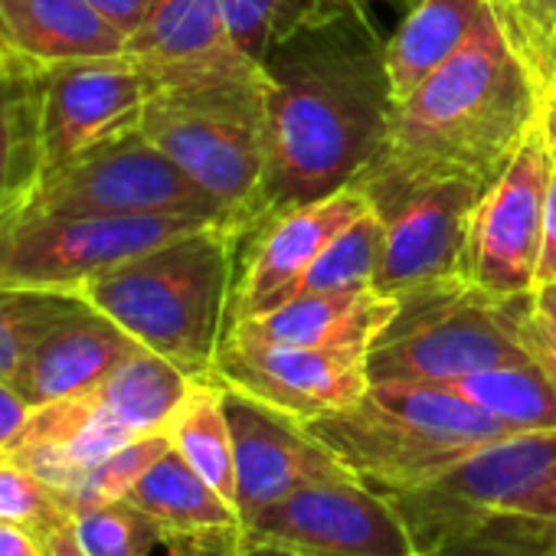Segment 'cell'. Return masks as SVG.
I'll use <instances>...</instances> for the list:
<instances>
[{"label":"cell","mask_w":556,"mask_h":556,"mask_svg":"<svg viewBox=\"0 0 556 556\" xmlns=\"http://www.w3.org/2000/svg\"><path fill=\"white\" fill-rule=\"evenodd\" d=\"M262 73L265 174L255 223L351 187L383 154L396 109L387 40L367 4L318 17L275 43Z\"/></svg>","instance_id":"cell-1"},{"label":"cell","mask_w":556,"mask_h":556,"mask_svg":"<svg viewBox=\"0 0 556 556\" xmlns=\"http://www.w3.org/2000/svg\"><path fill=\"white\" fill-rule=\"evenodd\" d=\"M540 96V79L494 17L458 56L396 102L387 148L364 174L400 184L462 180L488 190L536 128Z\"/></svg>","instance_id":"cell-2"},{"label":"cell","mask_w":556,"mask_h":556,"mask_svg":"<svg viewBox=\"0 0 556 556\" xmlns=\"http://www.w3.org/2000/svg\"><path fill=\"white\" fill-rule=\"evenodd\" d=\"M239 242V226L210 223L89 278L79 295L144 351L206 380L226 331Z\"/></svg>","instance_id":"cell-3"},{"label":"cell","mask_w":556,"mask_h":556,"mask_svg":"<svg viewBox=\"0 0 556 556\" xmlns=\"http://www.w3.org/2000/svg\"><path fill=\"white\" fill-rule=\"evenodd\" d=\"M302 426L383 497L432 481L488 442L520 435L442 383L406 380L370 383L351 409Z\"/></svg>","instance_id":"cell-4"},{"label":"cell","mask_w":556,"mask_h":556,"mask_svg":"<svg viewBox=\"0 0 556 556\" xmlns=\"http://www.w3.org/2000/svg\"><path fill=\"white\" fill-rule=\"evenodd\" d=\"M530 295H491L471 282H445L400 299V312L374 341L370 383H455L468 374L533 361L520 325Z\"/></svg>","instance_id":"cell-5"},{"label":"cell","mask_w":556,"mask_h":556,"mask_svg":"<svg viewBox=\"0 0 556 556\" xmlns=\"http://www.w3.org/2000/svg\"><path fill=\"white\" fill-rule=\"evenodd\" d=\"M157 144L242 232L252 229L265 174V73L157 92L141 118Z\"/></svg>","instance_id":"cell-6"},{"label":"cell","mask_w":556,"mask_h":556,"mask_svg":"<svg viewBox=\"0 0 556 556\" xmlns=\"http://www.w3.org/2000/svg\"><path fill=\"white\" fill-rule=\"evenodd\" d=\"M556 468V429L520 432L481 445L432 481L393 501L422 556H442L475 543Z\"/></svg>","instance_id":"cell-7"},{"label":"cell","mask_w":556,"mask_h":556,"mask_svg":"<svg viewBox=\"0 0 556 556\" xmlns=\"http://www.w3.org/2000/svg\"><path fill=\"white\" fill-rule=\"evenodd\" d=\"M210 223L223 219L190 213L21 216L0 226V286L79 292L89 278Z\"/></svg>","instance_id":"cell-8"},{"label":"cell","mask_w":556,"mask_h":556,"mask_svg":"<svg viewBox=\"0 0 556 556\" xmlns=\"http://www.w3.org/2000/svg\"><path fill=\"white\" fill-rule=\"evenodd\" d=\"M167 213H190V216L232 223L157 144H151L141 131H131L105 148H96L43 174L34 193L27 197V203L11 219L167 216Z\"/></svg>","instance_id":"cell-9"},{"label":"cell","mask_w":556,"mask_h":556,"mask_svg":"<svg viewBox=\"0 0 556 556\" xmlns=\"http://www.w3.org/2000/svg\"><path fill=\"white\" fill-rule=\"evenodd\" d=\"M354 184L364 187L383 219L374 292L400 302L432 286L468 282V245L481 187L462 180L400 184L380 174H364Z\"/></svg>","instance_id":"cell-10"},{"label":"cell","mask_w":556,"mask_h":556,"mask_svg":"<svg viewBox=\"0 0 556 556\" xmlns=\"http://www.w3.org/2000/svg\"><path fill=\"white\" fill-rule=\"evenodd\" d=\"M242 543L295 556H422L393 501L357 478L305 484L268 504L242 523Z\"/></svg>","instance_id":"cell-11"},{"label":"cell","mask_w":556,"mask_h":556,"mask_svg":"<svg viewBox=\"0 0 556 556\" xmlns=\"http://www.w3.org/2000/svg\"><path fill=\"white\" fill-rule=\"evenodd\" d=\"M367 351L289 348L249 338H223L213 357V380L245 393L299 422L351 409L370 387Z\"/></svg>","instance_id":"cell-12"},{"label":"cell","mask_w":556,"mask_h":556,"mask_svg":"<svg viewBox=\"0 0 556 556\" xmlns=\"http://www.w3.org/2000/svg\"><path fill=\"white\" fill-rule=\"evenodd\" d=\"M157 86L125 53L76 60L43 76V174L141 131Z\"/></svg>","instance_id":"cell-13"},{"label":"cell","mask_w":556,"mask_h":556,"mask_svg":"<svg viewBox=\"0 0 556 556\" xmlns=\"http://www.w3.org/2000/svg\"><path fill=\"white\" fill-rule=\"evenodd\" d=\"M370 206L374 203L364 187L351 184L325 200L258 219L239 242V265L226 325L295 299L302 278L325 252V245Z\"/></svg>","instance_id":"cell-14"},{"label":"cell","mask_w":556,"mask_h":556,"mask_svg":"<svg viewBox=\"0 0 556 556\" xmlns=\"http://www.w3.org/2000/svg\"><path fill=\"white\" fill-rule=\"evenodd\" d=\"M549 174L553 164L533 128L504 174L478 200L468 245L471 286L491 295H530L536 289L540 223Z\"/></svg>","instance_id":"cell-15"},{"label":"cell","mask_w":556,"mask_h":556,"mask_svg":"<svg viewBox=\"0 0 556 556\" xmlns=\"http://www.w3.org/2000/svg\"><path fill=\"white\" fill-rule=\"evenodd\" d=\"M236 458V510L249 523L268 504L318 481L351 478V471L292 416L223 387Z\"/></svg>","instance_id":"cell-16"},{"label":"cell","mask_w":556,"mask_h":556,"mask_svg":"<svg viewBox=\"0 0 556 556\" xmlns=\"http://www.w3.org/2000/svg\"><path fill=\"white\" fill-rule=\"evenodd\" d=\"M125 56L151 76L157 92L262 76V63L236 47L219 0H154L141 30L128 37Z\"/></svg>","instance_id":"cell-17"},{"label":"cell","mask_w":556,"mask_h":556,"mask_svg":"<svg viewBox=\"0 0 556 556\" xmlns=\"http://www.w3.org/2000/svg\"><path fill=\"white\" fill-rule=\"evenodd\" d=\"M400 312L396 299L374 289L361 292H312L295 295L262 315L226 325L223 338H249L262 344L289 348H328V351H367L387 331Z\"/></svg>","instance_id":"cell-18"},{"label":"cell","mask_w":556,"mask_h":556,"mask_svg":"<svg viewBox=\"0 0 556 556\" xmlns=\"http://www.w3.org/2000/svg\"><path fill=\"white\" fill-rule=\"evenodd\" d=\"M135 351H141V344L125 328L83 302L37 344L11 387L30 406H47L102 383Z\"/></svg>","instance_id":"cell-19"},{"label":"cell","mask_w":556,"mask_h":556,"mask_svg":"<svg viewBox=\"0 0 556 556\" xmlns=\"http://www.w3.org/2000/svg\"><path fill=\"white\" fill-rule=\"evenodd\" d=\"M125 53V37L89 0H0V56L37 73Z\"/></svg>","instance_id":"cell-20"},{"label":"cell","mask_w":556,"mask_h":556,"mask_svg":"<svg viewBox=\"0 0 556 556\" xmlns=\"http://www.w3.org/2000/svg\"><path fill=\"white\" fill-rule=\"evenodd\" d=\"M497 11L488 0H419L387 40V73L393 102L413 96L432 73L458 56Z\"/></svg>","instance_id":"cell-21"},{"label":"cell","mask_w":556,"mask_h":556,"mask_svg":"<svg viewBox=\"0 0 556 556\" xmlns=\"http://www.w3.org/2000/svg\"><path fill=\"white\" fill-rule=\"evenodd\" d=\"M43 76L0 70V223H8L43 177Z\"/></svg>","instance_id":"cell-22"},{"label":"cell","mask_w":556,"mask_h":556,"mask_svg":"<svg viewBox=\"0 0 556 556\" xmlns=\"http://www.w3.org/2000/svg\"><path fill=\"white\" fill-rule=\"evenodd\" d=\"M128 501L161 527L164 540L242 527L239 510L206 478H200L174 448L164 452L141 475Z\"/></svg>","instance_id":"cell-23"},{"label":"cell","mask_w":556,"mask_h":556,"mask_svg":"<svg viewBox=\"0 0 556 556\" xmlns=\"http://www.w3.org/2000/svg\"><path fill=\"white\" fill-rule=\"evenodd\" d=\"M164 432L170 439V448L236 507V458L223 383L213 377L193 380L190 393L184 396Z\"/></svg>","instance_id":"cell-24"},{"label":"cell","mask_w":556,"mask_h":556,"mask_svg":"<svg viewBox=\"0 0 556 556\" xmlns=\"http://www.w3.org/2000/svg\"><path fill=\"white\" fill-rule=\"evenodd\" d=\"M445 387L514 432L556 429V383L536 361L491 367Z\"/></svg>","instance_id":"cell-25"},{"label":"cell","mask_w":556,"mask_h":556,"mask_svg":"<svg viewBox=\"0 0 556 556\" xmlns=\"http://www.w3.org/2000/svg\"><path fill=\"white\" fill-rule=\"evenodd\" d=\"M83 302L79 292L0 286V380L14 383L37 344Z\"/></svg>","instance_id":"cell-26"},{"label":"cell","mask_w":556,"mask_h":556,"mask_svg":"<svg viewBox=\"0 0 556 556\" xmlns=\"http://www.w3.org/2000/svg\"><path fill=\"white\" fill-rule=\"evenodd\" d=\"M354 4H367V0H219L236 47L255 63L305 24Z\"/></svg>","instance_id":"cell-27"},{"label":"cell","mask_w":556,"mask_h":556,"mask_svg":"<svg viewBox=\"0 0 556 556\" xmlns=\"http://www.w3.org/2000/svg\"><path fill=\"white\" fill-rule=\"evenodd\" d=\"M383 255V219L370 206L348 229H341L325 252L315 258L295 295L312 292H361L374 289V278Z\"/></svg>","instance_id":"cell-28"},{"label":"cell","mask_w":556,"mask_h":556,"mask_svg":"<svg viewBox=\"0 0 556 556\" xmlns=\"http://www.w3.org/2000/svg\"><path fill=\"white\" fill-rule=\"evenodd\" d=\"M70 527L86 556H151L164 543L161 527L128 497L76 510Z\"/></svg>","instance_id":"cell-29"},{"label":"cell","mask_w":556,"mask_h":556,"mask_svg":"<svg viewBox=\"0 0 556 556\" xmlns=\"http://www.w3.org/2000/svg\"><path fill=\"white\" fill-rule=\"evenodd\" d=\"M170 452V439L167 432H154V435H141L128 445H122L118 452H112L109 458H102L99 465H92L79 484L70 491L66 504L70 514L96 507V504H109V501H122L131 494V488L141 481V475L164 455Z\"/></svg>","instance_id":"cell-30"},{"label":"cell","mask_w":556,"mask_h":556,"mask_svg":"<svg viewBox=\"0 0 556 556\" xmlns=\"http://www.w3.org/2000/svg\"><path fill=\"white\" fill-rule=\"evenodd\" d=\"M0 520L24 523L50 536L60 523L70 520L66 497L50 488L40 475L21 462L0 455Z\"/></svg>","instance_id":"cell-31"},{"label":"cell","mask_w":556,"mask_h":556,"mask_svg":"<svg viewBox=\"0 0 556 556\" xmlns=\"http://www.w3.org/2000/svg\"><path fill=\"white\" fill-rule=\"evenodd\" d=\"M517 53L527 60L540 86H553L556 76V0H523L517 11Z\"/></svg>","instance_id":"cell-32"},{"label":"cell","mask_w":556,"mask_h":556,"mask_svg":"<svg viewBox=\"0 0 556 556\" xmlns=\"http://www.w3.org/2000/svg\"><path fill=\"white\" fill-rule=\"evenodd\" d=\"M488 530H507L517 536H556V468L514 507L507 520H497Z\"/></svg>","instance_id":"cell-33"},{"label":"cell","mask_w":556,"mask_h":556,"mask_svg":"<svg viewBox=\"0 0 556 556\" xmlns=\"http://www.w3.org/2000/svg\"><path fill=\"white\" fill-rule=\"evenodd\" d=\"M520 338H523V348L530 351V357L553 377L556 383V325H549L533 305L530 312L523 315V325H520Z\"/></svg>","instance_id":"cell-34"},{"label":"cell","mask_w":556,"mask_h":556,"mask_svg":"<svg viewBox=\"0 0 556 556\" xmlns=\"http://www.w3.org/2000/svg\"><path fill=\"white\" fill-rule=\"evenodd\" d=\"M174 556H242V527L239 530H213L200 536L164 540Z\"/></svg>","instance_id":"cell-35"},{"label":"cell","mask_w":556,"mask_h":556,"mask_svg":"<svg viewBox=\"0 0 556 556\" xmlns=\"http://www.w3.org/2000/svg\"><path fill=\"white\" fill-rule=\"evenodd\" d=\"M556 282V170L549 174L543 197V223H540V262H536V289Z\"/></svg>","instance_id":"cell-36"},{"label":"cell","mask_w":556,"mask_h":556,"mask_svg":"<svg viewBox=\"0 0 556 556\" xmlns=\"http://www.w3.org/2000/svg\"><path fill=\"white\" fill-rule=\"evenodd\" d=\"M89 4L125 37V43H128V37L131 34H138L141 30V24L148 21V14H151V8H154V0H89Z\"/></svg>","instance_id":"cell-37"},{"label":"cell","mask_w":556,"mask_h":556,"mask_svg":"<svg viewBox=\"0 0 556 556\" xmlns=\"http://www.w3.org/2000/svg\"><path fill=\"white\" fill-rule=\"evenodd\" d=\"M0 556H50V540L34 527L0 520Z\"/></svg>","instance_id":"cell-38"},{"label":"cell","mask_w":556,"mask_h":556,"mask_svg":"<svg viewBox=\"0 0 556 556\" xmlns=\"http://www.w3.org/2000/svg\"><path fill=\"white\" fill-rule=\"evenodd\" d=\"M30 409L34 406L8 380H0V452H4L21 435V429L30 419Z\"/></svg>","instance_id":"cell-39"},{"label":"cell","mask_w":556,"mask_h":556,"mask_svg":"<svg viewBox=\"0 0 556 556\" xmlns=\"http://www.w3.org/2000/svg\"><path fill=\"white\" fill-rule=\"evenodd\" d=\"M536 135L543 141V151L556 170V86H546L540 96V115H536Z\"/></svg>","instance_id":"cell-40"},{"label":"cell","mask_w":556,"mask_h":556,"mask_svg":"<svg viewBox=\"0 0 556 556\" xmlns=\"http://www.w3.org/2000/svg\"><path fill=\"white\" fill-rule=\"evenodd\" d=\"M556 536H517L507 530H484L475 543L468 546H481V549H510V546H530V543H549ZM465 549V546H462Z\"/></svg>","instance_id":"cell-41"},{"label":"cell","mask_w":556,"mask_h":556,"mask_svg":"<svg viewBox=\"0 0 556 556\" xmlns=\"http://www.w3.org/2000/svg\"><path fill=\"white\" fill-rule=\"evenodd\" d=\"M50 556H86L83 549H79V543H76V536H73V527H70V520L66 523H60L56 530H50Z\"/></svg>","instance_id":"cell-42"},{"label":"cell","mask_w":556,"mask_h":556,"mask_svg":"<svg viewBox=\"0 0 556 556\" xmlns=\"http://www.w3.org/2000/svg\"><path fill=\"white\" fill-rule=\"evenodd\" d=\"M533 308H536L549 325H556V282L533 289Z\"/></svg>","instance_id":"cell-43"},{"label":"cell","mask_w":556,"mask_h":556,"mask_svg":"<svg viewBox=\"0 0 556 556\" xmlns=\"http://www.w3.org/2000/svg\"><path fill=\"white\" fill-rule=\"evenodd\" d=\"M488 4L497 11V21L501 27L507 30L510 43H514V30H517V0H488Z\"/></svg>","instance_id":"cell-44"},{"label":"cell","mask_w":556,"mask_h":556,"mask_svg":"<svg viewBox=\"0 0 556 556\" xmlns=\"http://www.w3.org/2000/svg\"><path fill=\"white\" fill-rule=\"evenodd\" d=\"M242 556H295V553L271 543H242Z\"/></svg>","instance_id":"cell-45"},{"label":"cell","mask_w":556,"mask_h":556,"mask_svg":"<svg viewBox=\"0 0 556 556\" xmlns=\"http://www.w3.org/2000/svg\"><path fill=\"white\" fill-rule=\"evenodd\" d=\"M442 556H501V553L481 549V546H465V549H452V553H442Z\"/></svg>","instance_id":"cell-46"},{"label":"cell","mask_w":556,"mask_h":556,"mask_svg":"<svg viewBox=\"0 0 556 556\" xmlns=\"http://www.w3.org/2000/svg\"><path fill=\"white\" fill-rule=\"evenodd\" d=\"M4 66H14V63H8L4 56H0V70H4Z\"/></svg>","instance_id":"cell-47"},{"label":"cell","mask_w":556,"mask_h":556,"mask_svg":"<svg viewBox=\"0 0 556 556\" xmlns=\"http://www.w3.org/2000/svg\"><path fill=\"white\" fill-rule=\"evenodd\" d=\"M406 4H409V8H413V4H419V0H406Z\"/></svg>","instance_id":"cell-48"},{"label":"cell","mask_w":556,"mask_h":556,"mask_svg":"<svg viewBox=\"0 0 556 556\" xmlns=\"http://www.w3.org/2000/svg\"><path fill=\"white\" fill-rule=\"evenodd\" d=\"M520 4H523V0H517V11H520ZM514 34H517V30H514Z\"/></svg>","instance_id":"cell-49"},{"label":"cell","mask_w":556,"mask_h":556,"mask_svg":"<svg viewBox=\"0 0 556 556\" xmlns=\"http://www.w3.org/2000/svg\"><path fill=\"white\" fill-rule=\"evenodd\" d=\"M553 86H556V76H553Z\"/></svg>","instance_id":"cell-50"}]
</instances>
